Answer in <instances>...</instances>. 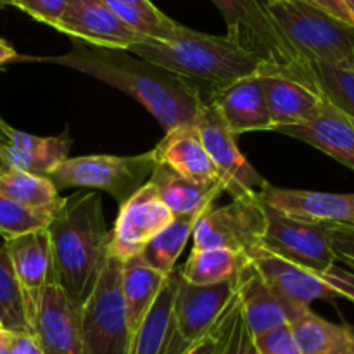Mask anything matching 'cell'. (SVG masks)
<instances>
[{"label": "cell", "mask_w": 354, "mask_h": 354, "mask_svg": "<svg viewBox=\"0 0 354 354\" xmlns=\"http://www.w3.org/2000/svg\"><path fill=\"white\" fill-rule=\"evenodd\" d=\"M93 76L142 104L165 131L192 124L206 100V90L196 83L151 64L128 50L104 48L73 41L68 54L55 57H31Z\"/></svg>", "instance_id": "obj_1"}, {"label": "cell", "mask_w": 354, "mask_h": 354, "mask_svg": "<svg viewBox=\"0 0 354 354\" xmlns=\"http://www.w3.org/2000/svg\"><path fill=\"white\" fill-rule=\"evenodd\" d=\"M47 232L54 283L83 306L99 282L113 239L100 194L90 190L64 197L52 214Z\"/></svg>", "instance_id": "obj_2"}, {"label": "cell", "mask_w": 354, "mask_h": 354, "mask_svg": "<svg viewBox=\"0 0 354 354\" xmlns=\"http://www.w3.org/2000/svg\"><path fill=\"white\" fill-rule=\"evenodd\" d=\"M128 52L207 90L261 73V62L227 37L183 26L173 40L145 38Z\"/></svg>", "instance_id": "obj_3"}, {"label": "cell", "mask_w": 354, "mask_h": 354, "mask_svg": "<svg viewBox=\"0 0 354 354\" xmlns=\"http://www.w3.org/2000/svg\"><path fill=\"white\" fill-rule=\"evenodd\" d=\"M213 2L223 14L228 40L261 62L259 75H283L318 92L311 64L290 47L263 0Z\"/></svg>", "instance_id": "obj_4"}, {"label": "cell", "mask_w": 354, "mask_h": 354, "mask_svg": "<svg viewBox=\"0 0 354 354\" xmlns=\"http://www.w3.org/2000/svg\"><path fill=\"white\" fill-rule=\"evenodd\" d=\"M265 7L306 62L354 66V24L303 0H268Z\"/></svg>", "instance_id": "obj_5"}, {"label": "cell", "mask_w": 354, "mask_h": 354, "mask_svg": "<svg viewBox=\"0 0 354 354\" xmlns=\"http://www.w3.org/2000/svg\"><path fill=\"white\" fill-rule=\"evenodd\" d=\"M154 165L152 151L140 156H82L64 159L47 176L57 190L68 187L100 190L123 204L149 182Z\"/></svg>", "instance_id": "obj_6"}, {"label": "cell", "mask_w": 354, "mask_h": 354, "mask_svg": "<svg viewBox=\"0 0 354 354\" xmlns=\"http://www.w3.org/2000/svg\"><path fill=\"white\" fill-rule=\"evenodd\" d=\"M130 330L121 292V261L109 254L82 306V354H128Z\"/></svg>", "instance_id": "obj_7"}, {"label": "cell", "mask_w": 354, "mask_h": 354, "mask_svg": "<svg viewBox=\"0 0 354 354\" xmlns=\"http://www.w3.org/2000/svg\"><path fill=\"white\" fill-rule=\"evenodd\" d=\"M239 273V272H237ZM237 294V275L216 286L197 287L180 275L168 335L161 354H187L220 322Z\"/></svg>", "instance_id": "obj_8"}, {"label": "cell", "mask_w": 354, "mask_h": 354, "mask_svg": "<svg viewBox=\"0 0 354 354\" xmlns=\"http://www.w3.org/2000/svg\"><path fill=\"white\" fill-rule=\"evenodd\" d=\"M194 124L214 168L218 169L225 192L234 199L259 197L266 180L244 158L237 145V135L228 128L216 106L204 100Z\"/></svg>", "instance_id": "obj_9"}, {"label": "cell", "mask_w": 354, "mask_h": 354, "mask_svg": "<svg viewBox=\"0 0 354 354\" xmlns=\"http://www.w3.org/2000/svg\"><path fill=\"white\" fill-rule=\"evenodd\" d=\"M266 232V209L259 197L234 199L211 209L194 228V248L228 249L248 258L261 245Z\"/></svg>", "instance_id": "obj_10"}, {"label": "cell", "mask_w": 354, "mask_h": 354, "mask_svg": "<svg viewBox=\"0 0 354 354\" xmlns=\"http://www.w3.org/2000/svg\"><path fill=\"white\" fill-rule=\"evenodd\" d=\"M266 232L261 248L292 265L324 273L335 265L327 225L294 220L266 206Z\"/></svg>", "instance_id": "obj_11"}, {"label": "cell", "mask_w": 354, "mask_h": 354, "mask_svg": "<svg viewBox=\"0 0 354 354\" xmlns=\"http://www.w3.org/2000/svg\"><path fill=\"white\" fill-rule=\"evenodd\" d=\"M171 220L173 213L147 182L120 206L109 254L120 261L135 258Z\"/></svg>", "instance_id": "obj_12"}, {"label": "cell", "mask_w": 354, "mask_h": 354, "mask_svg": "<svg viewBox=\"0 0 354 354\" xmlns=\"http://www.w3.org/2000/svg\"><path fill=\"white\" fill-rule=\"evenodd\" d=\"M30 328L44 354H82V306L57 283L44 289Z\"/></svg>", "instance_id": "obj_13"}, {"label": "cell", "mask_w": 354, "mask_h": 354, "mask_svg": "<svg viewBox=\"0 0 354 354\" xmlns=\"http://www.w3.org/2000/svg\"><path fill=\"white\" fill-rule=\"evenodd\" d=\"M52 28L83 44L118 50H128L145 40L100 0H69L62 17Z\"/></svg>", "instance_id": "obj_14"}, {"label": "cell", "mask_w": 354, "mask_h": 354, "mask_svg": "<svg viewBox=\"0 0 354 354\" xmlns=\"http://www.w3.org/2000/svg\"><path fill=\"white\" fill-rule=\"evenodd\" d=\"M6 245L23 299L26 322L31 325L41 292L48 283H54L48 232L47 228H41L21 237L9 239Z\"/></svg>", "instance_id": "obj_15"}, {"label": "cell", "mask_w": 354, "mask_h": 354, "mask_svg": "<svg viewBox=\"0 0 354 354\" xmlns=\"http://www.w3.org/2000/svg\"><path fill=\"white\" fill-rule=\"evenodd\" d=\"M259 199L263 204L294 220L354 227V194L282 189L266 182Z\"/></svg>", "instance_id": "obj_16"}, {"label": "cell", "mask_w": 354, "mask_h": 354, "mask_svg": "<svg viewBox=\"0 0 354 354\" xmlns=\"http://www.w3.org/2000/svg\"><path fill=\"white\" fill-rule=\"evenodd\" d=\"M251 265L258 270L270 289L287 303L301 308H310L317 299H334L337 294L325 282L322 273L292 265L259 245L248 256Z\"/></svg>", "instance_id": "obj_17"}, {"label": "cell", "mask_w": 354, "mask_h": 354, "mask_svg": "<svg viewBox=\"0 0 354 354\" xmlns=\"http://www.w3.org/2000/svg\"><path fill=\"white\" fill-rule=\"evenodd\" d=\"M237 296L251 334L259 335L279 325L290 324L308 308L296 306L273 292L249 259L237 273Z\"/></svg>", "instance_id": "obj_18"}, {"label": "cell", "mask_w": 354, "mask_h": 354, "mask_svg": "<svg viewBox=\"0 0 354 354\" xmlns=\"http://www.w3.org/2000/svg\"><path fill=\"white\" fill-rule=\"evenodd\" d=\"M206 100L216 106L235 135L273 130L259 75L207 90Z\"/></svg>", "instance_id": "obj_19"}, {"label": "cell", "mask_w": 354, "mask_h": 354, "mask_svg": "<svg viewBox=\"0 0 354 354\" xmlns=\"http://www.w3.org/2000/svg\"><path fill=\"white\" fill-rule=\"evenodd\" d=\"M71 140L66 135L38 137L12 128L0 118V158L7 169L47 176L68 159Z\"/></svg>", "instance_id": "obj_20"}, {"label": "cell", "mask_w": 354, "mask_h": 354, "mask_svg": "<svg viewBox=\"0 0 354 354\" xmlns=\"http://www.w3.org/2000/svg\"><path fill=\"white\" fill-rule=\"evenodd\" d=\"M156 162L166 165L183 178L201 185H214L220 182L209 154L204 149L196 124H182L166 131L162 140L152 149Z\"/></svg>", "instance_id": "obj_21"}, {"label": "cell", "mask_w": 354, "mask_h": 354, "mask_svg": "<svg viewBox=\"0 0 354 354\" xmlns=\"http://www.w3.org/2000/svg\"><path fill=\"white\" fill-rule=\"evenodd\" d=\"M275 131L306 142L341 165L354 169V120L328 104L306 123L277 128Z\"/></svg>", "instance_id": "obj_22"}, {"label": "cell", "mask_w": 354, "mask_h": 354, "mask_svg": "<svg viewBox=\"0 0 354 354\" xmlns=\"http://www.w3.org/2000/svg\"><path fill=\"white\" fill-rule=\"evenodd\" d=\"M259 80L273 130L306 123L327 104L317 90L283 75H259Z\"/></svg>", "instance_id": "obj_23"}, {"label": "cell", "mask_w": 354, "mask_h": 354, "mask_svg": "<svg viewBox=\"0 0 354 354\" xmlns=\"http://www.w3.org/2000/svg\"><path fill=\"white\" fill-rule=\"evenodd\" d=\"M149 183L154 187L159 199L171 211L173 216L214 206V201L220 199L221 194L225 192L221 183H214V185L194 183L161 162L154 165Z\"/></svg>", "instance_id": "obj_24"}, {"label": "cell", "mask_w": 354, "mask_h": 354, "mask_svg": "<svg viewBox=\"0 0 354 354\" xmlns=\"http://www.w3.org/2000/svg\"><path fill=\"white\" fill-rule=\"evenodd\" d=\"M165 280V275L145 265L138 256L121 261V292L130 335H133L145 313L151 310Z\"/></svg>", "instance_id": "obj_25"}, {"label": "cell", "mask_w": 354, "mask_h": 354, "mask_svg": "<svg viewBox=\"0 0 354 354\" xmlns=\"http://www.w3.org/2000/svg\"><path fill=\"white\" fill-rule=\"evenodd\" d=\"M289 325L301 354H354V327L332 324L310 308Z\"/></svg>", "instance_id": "obj_26"}, {"label": "cell", "mask_w": 354, "mask_h": 354, "mask_svg": "<svg viewBox=\"0 0 354 354\" xmlns=\"http://www.w3.org/2000/svg\"><path fill=\"white\" fill-rule=\"evenodd\" d=\"M211 209H213V206L203 207V209H197L189 214L173 216V220L156 237H152L145 244V248L142 249L138 258L145 265L151 266L152 270L159 272L161 275L168 277L175 270L176 259L182 254L190 235L194 234V228H196L197 221Z\"/></svg>", "instance_id": "obj_27"}, {"label": "cell", "mask_w": 354, "mask_h": 354, "mask_svg": "<svg viewBox=\"0 0 354 354\" xmlns=\"http://www.w3.org/2000/svg\"><path fill=\"white\" fill-rule=\"evenodd\" d=\"M180 270H173L165 280L161 292L156 297L151 310L145 313L144 320L137 327L130 339L128 354H161L168 335L169 320H171L173 303L178 289Z\"/></svg>", "instance_id": "obj_28"}, {"label": "cell", "mask_w": 354, "mask_h": 354, "mask_svg": "<svg viewBox=\"0 0 354 354\" xmlns=\"http://www.w3.org/2000/svg\"><path fill=\"white\" fill-rule=\"evenodd\" d=\"M0 194L21 206L48 214H54L62 201L57 187L48 176L14 169L0 175Z\"/></svg>", "instance_id": "obj_29"}, {"label": "cell", "mask_w": 354, "mask_h": 354, "mask_svg": "<svg viewBox=\"0 0 354 354\" xmlns=\"http://www.w3.org/2000/svg\"><path fill=\"white\" fill-rule=\"evenodd\" d=\"M245 256L220 248H194L180 275L197 287L216 286L232 280L241 270Z\"/></svg>", "instance_id": "obj_30"}, {"label": "cell", "mask_w": 354, "mask_h": 354, "mask_svg": "<svg viewBox=\"0 0 354 354\" xmlns=\"http://www.w3.org/2000/svg\"><path fill=\"white\" fill-rule=\"evenodd\" d=\"M320 95L330 107L354 120V66L311 64Z\"/></svg>", "instance_id": "obj_31"}, {"label": "cell", "mask_w": 354, "mask_h": 354, "mask_svg": "<svg viewBox=\"0 0 354 354\" xmlns=\"http://www.w3.org/2000/svg\"><path fill=\"white\" fill-rule=\"evenodd\" d=\"M0 327L10 332H30L19 287L7 254L6 239L2 237H0Z\"/></svg>", "instance_id": "obj_32"}, {"label": "cell", "mask_w": 354, "mask_h": 354, "mask_svg": "<svg viewBox=\"0 0 354 354\" xmlns=\"http://www.w3.org/2000/svg\"><path fill=\"white\" fill-rule=\"evenodd\" d=\"M50 218L52 214L21 206L0 194V237L6 241L47 228Z\"/></svg>", "instance_id": "obj_33"}, {"label": "cell", "mask_w": 354, "mask_h": 354, "mask_svg": "<svg viewBox=\"0 0 354 354\" xmlns=\"http://www.w3.org/2000/svg\"><path fill=\"white\" fill-rule=\"evenodd\" d=\"M218 354H259L254 344V335L251 334L244 320V315H242L237 294L227 310Z\"/></svg>", "instance_id": "obj_34"}, {"label": "cell", "mask_w": 354, "mask_h": 354, "mask_svg": "<svg viewBox=\"0 0 354 354\" xmlns=\"http://www.w3.org/2000/svg\"><path fill=\"white\" fill-rule=\"evenodd\" d=\"M254 344L259 354H301L289 324L279 325L265 334L256 335Z\"/></svg>", "instance_id": "obj_35"}, {"label": "cell", "mask_w": 354, "mask_h": 354, "mask_svg": "<svg viewBox=\"0 0 354 354\" xmlns=\"http://www.w3.org/2000/svg\"><path fill=\"white\" fill-rule=\"evenodd\" d=\"M69 0H9V6L17 7L33 19L54 26L64 14Z\"/></svg>", "instance_id": "obj_36"}, {"label": "cell", "mask_w": 354, "mask_h": 354, "mask_svg": "<svg viewBox=\"0 0 354 354\" xmlns=\"http://www.w3.org/2000/svg\"><path fill=\"white\" fill-rule=\"evenodd\" d=\"M335 261H342L354 272V227L327 225Z\"/></svg>", "instance_id": "obj_37"}, {"label": "cell", "mask_w": 354, "mask_h": 354, "mask_svg": "<svg viewBox=\"0 0 354 354\" xmlns=\"http://www.w3.org/2000/svg\"><path fill=\"white\" fill-rule=\"evenodd\" d=\"M232 303V301H230ZM230 306V304H228ZM228 310V308H227ZM227 310L221 315L220 322L216 324V327L196 346V348L190 349L187 354H218L220 353V344H221V335H223V325H225V317H227Z\"/></svg>", "instance_id": "obj_38"}, {"label": "cell", "mask_w": 354, "mask_h": 354, "mask_svg": "<svg viewBox=\"0 0 354 354\" xmlns=\"http://www.w3.org/2000/svg\"><path fill=\"white\" fill-rule=\"evenodd\" d=\"M10 354H44L40 344L30 332H12Z\"/></svg>", "instance_id": "obj_39"}, {"label": "cell", "mask_w": 354, "mask_h": 354, "mask_svg": "<svg viewBox=\"0 0 354 354\" xmlns=\"http://www.w3.org/2000/svg\"><path fill=\"white\" fill-rule=\"evenodd\" d=\"M263 2H268V0H263ZM303 2L313 3V6L324 9L325 12L332 14V16H335V17H339V19L346 21V23L354 24V17L351 16V12L348 10V7L342 3V0H303Z\"/></svg>", "instance_id": "obj_40"}, {"label": "cell", "mask_w": 354, "mask_h": 354, "mask_svg": "<svg viewBox=\"0 0 354 354\" xmlns=\"http://www.w3.org/2000/svg\"><path fill=\"white\" fill-rule=\"evenodd\" d=\"M121 2L130 3V6L137 7V9H140L142 12L149 14V16H152V17H162V16H166V14L161 12V10H159L158 7H156L154 3L151 2V0H121Z\"/></svg>", "instance_id": "obj_41"}, {"label": "cell", "mask_w": 354, "mask_h": 354, "mask_svg": "<svg viewBox=\"0 0 354 354\" xmlns=\"http://www.w3.org/2000/svg\"><path fill=\"white\" fill-rule=\"evenodd\" d=\"M17 59H19V55H17V52L14 50L12 45L7 44L3 38H0V68L9 64V62L17 61Z\"/></svg>", "instance_id": "obj_42"}, {"label": "cell", "mask_w": 354, "mask_h": 354, "mask_svg": "<svg viewBox=\"0 0 354 354\" xmlns=\"http://www.w3.org/2000/svg\"><path fill=\"white\" fill-rule=\"evenodd\" d=\"M10 344H12V332L0 327V354H10Z\"/></svg>", "instance_id": "obj_43"}, {"label": "cell", "mask_w": 354, "mask_h": 354, "mask_svg": "<svg viewBox=\"0 0 354 354\" xmlns=\"http://www.w3.org/2000/svg\"><path fill=\"white\" fill-rule=\"evenodd\" d=\"M342 3L348 7V10L351 12V16L354 17V0H342Z\"/></svg>", "instance_id": "obj_44"}, {"label": "cell", "mask_w": 354, "mask_h": 354, "mask_svg": "<svg viewBox=\"0 0 354 354\" xmlns=\"http://www.w3.org/2000/svg\"><path fill=\"white\" fill-rule=\"evenodd\" d=\"M6 171H9V169H7L6 162H3L2 158H0V175H2V173H6Z\"/></svg>", "instance_id": "obj_45"}, {"label": "cell", "mask_w": 354, "mask_h": 354, "mask_svg": "<svg viewBox=\"0 0 354 354\" xmlns=\"http://www.w3.org/2000/svg\"><path fill=\"white\" fill-rule=\"evenodd\" d=\"M2 6H9V0H0V7Z\"/></svg>", "instance_id": "obj_46"}]
</instances>
